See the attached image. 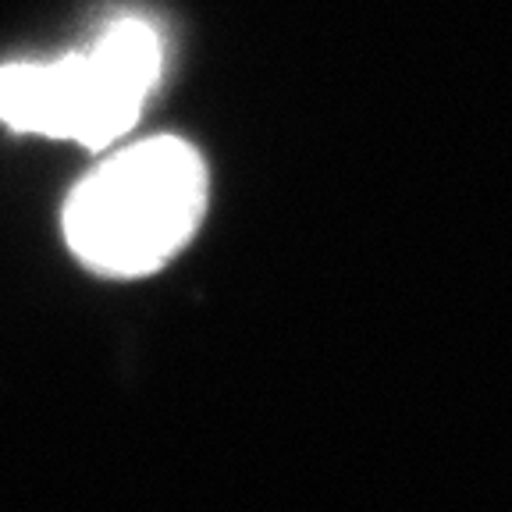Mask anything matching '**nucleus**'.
Masks as SVG:
<instances>
[{
    "mask_svg": "<svg viewBox=\"0 0 512 512\" xmlns=\"http://www.w3.org/2000/svg\"><path fill=\"white\" fill-rule=\"evenodd\" d=\"M207 164L178 136H150L96 164L64 200V242L104 278H146L171 264L207 214Z\"/></svg>",
    "mask_w": 512,
    "mask_h": 512,
    "instance_id": "1",
    "label": "nucleus"
},
{
    "mask_svg": "<svg viewBox=\"0 0 512 512\" xmlns=\"http://www.w3.org/2000/svg\"><path fill=\"white\" fill-rule=\"evenodd\" d=\"M164 72V43L146 18H114L100 40L57 61L0 68V121L15 132L104 150L132 132Z\"/></svg>",
    "mask_w": 512,
    "mask_h": 512,
    "instance_id": "2",
    "label": "nucleus"
}]
</instances>
